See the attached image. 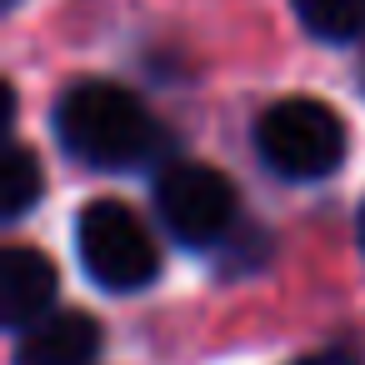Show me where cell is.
<instances>
[{
  "label": "cell",
  "mask_w": 365,
  "mask_h": 365,
  "mask_svg": "<svg viewBox=\"0 0 365 365\" xmlns=\"http://www.w3.org/2000/svg\"><path fill=\"white\" fill-rule=\"evenodd\" d=\"M56 135L76 160L96 170H125L155 150L150 110L115 81H76L56 106Z\"/></svg>",
  "instance_id": "cell-1"
},
{
  "label": "cell",
  "mask_w": 365,
  "mask_h": 365,
  "mask_svg": "<svg viewBox=\"0 0 365 365\" xmlns=\"http://www.w3.org/2000/svg\"><path fill=\"white\" fill-rule=\"evenodd\" d=\"M255 150L285 180H320L345 160V120L310 96H285L255 120Z\"/></svg>",
  "instance_id": "cell-2"
},
{
  "label": "cell",
  "mask_w": 365,
  "mask_h": 365,
  "mask_svg": "<svg viewBox=\"0 0 365 365\" xmlns=\"http://www.w3.org/2000/svg\"><path fill=\"white\" fill-rule=\"evenodd\" d=\"M76 255L101 290H145L160 270L155 235L120 200H91L76 220Z\"/></svg>",
  "instance_id": "cell-3"
},
{
  "label": "cell",
  "mask_w": 365,
  "mask_h": 365,
  "mask_svg": "<svg viewBox=\"0 0 365 365\" xmlns=\"http://www.w3.org/2000/svg\"><path fill=\"white\" fill-rule=\"evenodd\" d=\"M155 215L180 245H220L235 225V185L205 160H175L155 180Z\"/></svg>",
  "instance_id": "cell-4"
},
{
  "label": "cell",
  "mask_w": 365,
  "mask_h": 365,
  "mask_svg": "<svg viewBox=\"0 0 365 365\" xmlns=\"http://www.w3.org/2000/svg\"><path fill=\"white\" fill-rule=\"evenodd\" d=\"M56 300V265L51 255L31 250V245H6L0 255V320L6 325H36L46 320Z\"/></svg>",
  "instance_id": "cell-5"
},
{
  "label": "cell",
  "mask_w": 365,
  "mask_h": 365,
  "mask_svg": "<svg viewBox=\"0 0 365 365\" xmlns=\"http://www.w3.org/2000/svg\"><path fill=\"white\" fill-rule=\"evenodd\" d=\"M96 355L101 325L86 310H56L26 325V340L16 345V365H96Z\"/></svg>",
  "instance_id": "cell-6"
},
{
  "label": "cell",
  "mask_w": 365,
  "mask_h": 365,
  "mask_svg": "<svg viewBox=\"0 0 365 365\" xmlns=\"http://www.w3.org/2000/svg\"><path fill=\"white\" fill-rule=\"evenodd\" d=\"M295 16L315 41H355L365 31V0H295Z\"/></svg>",
  "instance_id": "cell-7"
},
{
  "label": "cell",
  "mask_w": 365,
  "mask_h": 365,
  "mask_svg": "<svg viewBox=\"0 0 365 365\" xmlns=\"http://www.w3.org/2000/svg\"><path fill=\"white\" fill-rule=\"evenodd\" d=\"M41 160L26 150V145H11L6 150V170H0V210H6V220H21L36 200H41Z\"/></svg>",
  "instance_id": "cell-8"
},
{
  "label": "cell",
  "mask_w": 365,
  "mask_h": 365,
  "mask_svg": "<svg viewBox=\"0 0 365 365\" xmlns=\"http://www.w3.org/2000/svg\"><path fill=\"white\" fill-rule=\"evenodd\" d=\"M300 365H360V355H350V350H320V355H305Z\"/></svg>",
  "instance_id": "cell-9"
},
{
  "label": "cell",
  "mask_w": 365,
  "mask_h": 365,
  "mask_svg": "<svg viewBox=\"0 0 365 365\" xmlns=\"http://www.w3.org/2000/svg\"><path fill=\"white\" fill-rule=\"evenodd\" d=\"M355 240H360V255H365V205H360V220H355Z\"/></svg>",
  "instance_id": "cell-10"
}]
</instances>
